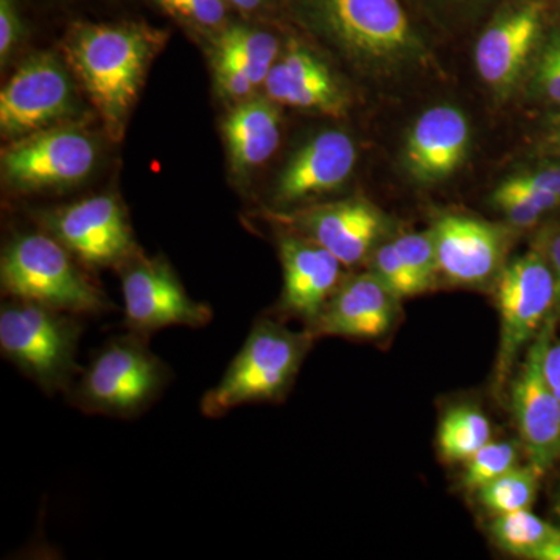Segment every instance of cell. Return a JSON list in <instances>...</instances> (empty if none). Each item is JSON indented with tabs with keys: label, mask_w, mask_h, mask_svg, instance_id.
Returning a JSON list of instances; mask_svg holds the SVG:
<instances>
[{
	"label": "cell",
	"mask_w": 560,
	"mask_h": 560,
	"mask_svg": "<svg viewBox=\"0 0 560 560\" xmlns=\"http://www.w3.org/2000/svg\"><path fill=\"white\" fill-rule=\"evenodd\" d=\"M401 260L407 264L416 279L429 290L440 275L438 267L436 248H434L433 234L430 232H412L400 235L393 242Z\"/></svg>",
	"instance_id": "obj_28"
},
{
	"label": "cell",
	"mask_w": 560,
	"mask_h": 560,
	"mask_svg": "<svg viewBox=\"0 0 560 560\" xmlns=\"http://www.w3.org/2000/svg\"><path fill=\"white\" fill-rule=\"evenodd\" d=\"M75 109L68 70L57 58L39 54L28 58L0 92V131L24 138L50 127Z\"/></svg>",
	"instance_id": "obj_11"
},
{
	"label": "cell",
	"mask_w": 560,
	"mask_h": 560,
	"mask_svg": "<svg viewBox=\"0 0 560 560\" xmlns=\"http://www.w3.org/2000/svg\"><path fill=\"white\" fill-rule=\"evenodd\" d=\"M213 70H215V80L221 94L232 101H246L256 88L242 66L217 51H213Z\"/></svg>",
	"instance_id": "obj_31"
},
{
	"label": "cell",
	"mask_w": 560,
	"mask_h": 560,
	"mask_svg": "<svg viewBox=\"0 0 560 560\" xmlns=\"http://www.w3.org/2000/svg\"><path fill=\"white\" fill-rule=\"evenodd\" d=\"M548 16L547 0H501L475 44V66L497 94L521 80Z\"/></svg>",
	"instance_id": "obj_10"
},
{
	"label": "cell",
	"mask_w": 560,
	"mask_h": 560,
	"mask_svg": "<svg viewBox=\"0 0 560 560\" xmlns=\"http://www.w3.org/2000/svg\"><path fill=\"white\" fill-rule=\"evenodd\" d=\"M173 20L197 28L221 31L228 25L230 7L224 0H154Z\"/></svg>",
	"instance_id": "obj_29"
},
{
	"label": "cell",
	"mask_w": 560,
	"mask_h": 560,
	"mask_svg": "<svg viewBox=\"0 0 560 560\" xmlns=\"http://www.w3.org/2000/svg\"><path fill=\"white\" fill-rule=\"evenodd\" d=\"M43 223L72 256L91 267L121 265L135 254V241L120 202L110 195L86 198L46 213Z\"/></svg>",
	"instance_id": "obj_13"
},
{
	"label": "cell",
	"mask_w": 560,
	"mask_h": 560,
	"mask_svg": "<svg viewBox=\"0 0 560 560\" xmlns=\"http://www.w3.org/2000/svg\"><path fill=\"white\" fill-rule=\"evenodd\" d=\"M399 301L374 272H363L340 283L307 330L313 337L381 338L396 323Z\"/></svg>",
	"instance_id": "obj_14"
},
{
	"label": "cell",
	"mask_w": 560,
	"mask_h": 560,
	"mask_svg": "<svg viewBox=\"0 0 560 560\" xmlns=\"http://www.w3.org/2000/svg\"><path fill=\"white\" fill-rule=\"evenodd\" d=\"M372 272H374L399 300L416 296V294L425 291L422 283L416 279L410 268L407 267V264L401 260L394 243H388V245H383L381 248L375 249Z\"/></svg>",
	"instance_id": "obj_30"
},
{
	"label": "cell",
	"mask_w": 560,
	"mask_h": 560,
	"mask_svg": "<svg viewBox=\"0 0 560 560\" xmlns=\"http://www.w3.org/2000/svg\"><path fill=\"white\" fill-rule=\"evenodd\" d=\"M24 35L20 7L16 0H0V62L5 66L11 51Z\"/></svg>",
	"instance_id": "obj_32"
},
{
	"label": "cell",
	"mask_w": 560,
	"mask_h": 560,
	"mask_svg": "<svg viewBox=\"0 0 560 560\" xmlns=\"http://www.w3.org/2000/svg\"><path fill=\"white\" fill-rule=\"evenodd\" d=\"M279 253L283 268L280 312L311 327L340 287L345 265L318 243L296 235L280 238Z\"/></svg>",
	"instance_id": "obj_16"
},
{
	"label": "cell",
	"mask_w": 560,
	"mask_h": 560,
	"mask_svg": "<svg viewBox=\"0 0 560 560\" xmlns=\"http://www.w3.org/2000/svg\"><path fill=\"white\" fill-rule=\"evenodd\" d=\"M534 560H560V529H556L550 540L534 556Z\"/></svg>",
	"instance_id": "obj_39"
},
{
	"label": "cell",
	"mask_w": 560,
	"mask_h": 560,
	"mask_svg": "<svg viewBox=\"0 0 560 560\" xmlns=\"http://www.w3.org/2000/svg\"><path fill=\"white\" fill-rule=\"evenodd\" d=\"M541 474L536 467H514L478 490L482 506L493 515L529 510L539 490Z\"/></svg>",
	"instance_id": "obj_25"
},
{
	"label": "cell",
	"mask_w": 560,
	"mask_h": 560,
	"mask_svg": "<svg viewBox=\"0 0 560 560\" xmlns=\"http://www.w3.org/2000/svg\"><path fill=\"white\" fill-rule=\"evenodd\" d=\"M213 50L242 66L257 86L264 83L278 61L279 39L271 32L238 22L224 25L219 31Z\"/></svg>",
	"instance_id": "obj_22"
},
{
	"label": "cell",
	"mask_w": 560,
	"mask_h": 560,
	"mask_svg": "<svg viewBox=\"0 0 560 560\" xmlns=\"http://www.w3.org/2000/svg\"><path fill=\"white\" fill-rule=\"evenodd\" d=\"M305 25L357 61L396 68L419 60L418 25L405 0H287Z\"/></svg>",
	"instance_id": "obj_2"
},
{
	"label": "cell",
	"mask_w": 560,
	"mask_h": 560,
	"mask_svg": "<svg viewBox=\"0 0 560 560\" xmlns=\"http://www.w3.org/2000/svg\"><path fill=\"white\" fill-rule=\"evenodd\" d=\"M536 250L550 265L560 298V226L541 232L536 241Z\"/></svg>",
	"instance_id": "obj_35"
},
{
	"label": "cell",
	"mask_w": 560,
	"mask_h": 560,
	"mask_svg": "<svg viewBox=\"0 0 560 560\" xmlns=\"http://www.w3.org/2000/svg\"><path fill=\"white\" fill-rule=\"evenodd\" d=\"M556 43H558L559 49H560V35L555 36Z\"/></svg>",
	"instance_id": "obj_42"
},
{
	"label": "cell",
	"mask_w": 560,
	"mask_h": 560,
	"mask_svg": "<svg viewBox=\"0 0 560 560\" xmlns=\"http://www.w3.org/2000/svg\"><path fill=\"white\" fill-rule=\"evenodd\" d=\"M313 338L311 331L298 334L276 319L257 320L221 381L202 396V415L221 418L242 405L282 399Z\"/></svg>",
	"instance_id": "obj_3"
},
{
	"label": "cell",
	"mask_w": 560,
	"mask_h": 560,
	"mask_svg": "<svg viewBox=\"0 0 560 560\" xmlns=\"http://www.w3.org/2000/svg\"><path fill=\"white\" fill-rule=\"evenodd\" d=\"M518 178L525 180L534 189L551 195L560 200V167L550 165V167L534 168V171L518 173Z\"/></svg>",
	"instance_id": "obj_34"
},
{
	"label": "cell",
	"mask_w": 560,
	"mask_h": 560,
	"mask_svg": "<svg viewBox=\"0 0 560 560\" xmlns=\"http://www.w3.org/2000/svg\"><path fill=\"white\" fill-rule=\"evenodd\" d=\"M469 145L466 114L453 106H434L415 121L408 135L407 168L419 183L447 179L466 160Z\"/></svg>",
	"instance_id": "obj_18"
},
{
	"label": "cell",
	"mask_w": 560,
	"mask_h": 560,
	"mask_svg": "<svg viewBox=\"0 0 560 560\" xmlns=\"http://www.w3.org/2000/svg\"><path fill=\"white\" fill-rule=\"evenodd\" d=\"M559 298L550 265L536 249L517 257L500 272L497 307L500 313V348L495 378H510L522 349L537 337Z\"/></svg>",
	"instance_id": "obj_7"
},
{
	"label": "cell",
	"mask_w": 560,
	"mask_h": 560,
	"mask_svg": "<svg viewBox=\"0 0 560 560\" xmlns=\"http://www.w3.org/2000/svg\"><path fill=\"white\" fill-rule=\"evenodd\" d=\"M97 162V145L77 128H51L24 136L2 153L3 178L14 189L66 187L86 178Z\"/></svg>",
	"instance_id": "obj_9"
},
{
	"label": "cell",
	"mask_w": 560,
	"mask_h": 560,
	"mask_svg": "<svg viewBox=\"0 0 560 560\" xmlns=\"http://www.w3.org/2000/svg\"><path fill=\"white\" fill-rule=\"evenodd\" d=\"M492 205L515 228H533L539 223L544 213L560 208V200L534 189L515 175L497 187L492 195Z\"/></svg>",
	"instance_id": "obj_26"
},
{
	"label": "cell",
	"mask_w": 560,
	"mask_h": 560,
	"mask_svg": "<svg viewBox=\"0 0 560 560\" xmlns=\"http://www.w3.org/2000/svg\"><path fill=\"white\" fill-rule=\"evenodd\" d=\"M552 320L541 327L512 383L511 405L515 425L529 464L541 475L560 458V401L544 372L551 342Z\"/></svg>",
	"instance_id": "obj_12"
},
{
	"label": "cell",
	"mask_w": 560,
	"mask_h": 560,
	"mask_svg": "<svg viewBox=\"0 0 560 560\" xmlns=\"http://www.w3.org/2000/svg\"><path fill=\"white\" fill-rule=\"evenodd\" d=\"M544 145L551 153L560 154V116L552 117L545 132Z\"/></svg>",
	"instance_id": "obj_40"
},
{
	"label": "cell",
	"mask_w": 560,
	"mask_h": 560,
	"mask_svg": "<svg viewBox=\"0 0 560 560\" xmlns=\"http://www.w3.org/2000/svg\"><path fill=\"white\" fill-rule=\"evenodd\" d=\"M223 130L232 168L238 175H246L270 160L278 150L279 110L271 98H246L232 109Z\"/></svg>",
	"instance_id": "obj_21"
},
{
	"label": "cell",
	"mask_w": 560,
	"mask_h": 560,
	"mask_svg": "<svg viewBox=\"0 0 560 560\" xmlns=\"http://www.w3.org/2000/svg\"><path fill=\"white\" fill-rule=\"evenodd\" d=\"M438 267L456 285H482L499 271L506 237L500 228L463 215H444L434 224Z\"/></svg>",
	"instance_id": "obj_15"
},
{
	"label": "cell",
	"mask_w": 560,
	"mask_h": 560,
	"mask_svg": "<svg viewBox=\"0 0 560 560\" xmlns=\"http://www.w3.org/2000/svg\"><path fill=\"white\" fill-rule=\"evenodd\" d=\"M77 315L33 304L7 302L0 311V350L44 393H69L81 374Z\"/></svg>",
	"instance_id": "obj_5"
},
{
	"label": "cell",
	"mask_w": 560,
	"mask_h": 560,
	"mask_svg": "<svg viewBox=\"0 0 560 560\" xmlns=\"http://www.w3.org/2000/svg\"><path fill=\"white\" fill-rule=\"evenodd\" d=\"M517 445L514 442L489 441L469 460L463 475V486L469 492H478L490 481L517 467Z\"/></svg>",
	"instance_id": "obj_27"
},
{
	"label": "cell",
	"mask_w": 560,
	"mask_h": 560,
	"mask_svg": "<svg viewBox=\"0 0 560 560\" xmlns=\"http://www.w3.org/2000/svg\"><path fill=\"white\" fill-rule=\"evenodd\" d=\"M121 268L125 326L131 334L149 338L165 327L198 329L212 320L209 305L191 300L167 261L132 254Z\"/></svg>",
	"instance_id": "obj_8"
},
{
	"label": "cell",
	"mask_w": 560,
	"mask_h": 560,
	"mask_svg": "<svg viewBox=\"0 0 560 560\" xmlns=\"http://www.w3.org/2000/svg\"><path fill=\"white\" fill-rule=\"evenodd\" d=\"M490 441V422L478 408L463 405L445 412L438 430V447L448 463H466Z\"/></svg>",
	"instance_id": "obj_23"
},
{
	"label": "cell",
	"mask_w": 560,
	"mask_h": 560,
	"mask_svg": "<svg viewBox=\"0 0 560 560\" xmlns=\"http://www.w3.org/2000/svg\"><path fill=\"white\" fill-rule=\"evenodd\" d=\"M434 2L441 3V5L453 7V9H486V7H492L495 9L501 0H434Z\"/></svg>",
	"instance_id": "obj_38"
},
{
	"label": "cell",
	"mask_w": 560,
	"mask_h": 560,
	"mask_svg": "<svg viewBox=\"0 0 560 560\" xmlns=\"http://www.w3.org/2000/svg\"><path fill=\"white\" fill-rule=\"evenodd\" d=\"M162 40L164 33L139 22H80L70 28L65 43L70 68L114 140L124 135L151 57Z\"/></svg>",
	"instance_id": "obj_1"
},
{
	"label": "cell",
	"mask_w": 560,
	"mask_h": 560,
	"mask_svg": "<svg viewBox=\"0 0 560 560\" xmlns=\"http://www.w3.org/2000/svg\"><path fill=\"white\" fill-rule=\"evenodd\" d=\"M357 149L342 131H324L296 151L280 173L275 201L287 206L330 194L349 179Z\"/></svg>",
	"instance_id": "obj_17"
},
{
	"label": "cell",
	"mask_w": 560,
	"mask_h": 560,
	"mask_svg": "<svg viewBox=\"0 0 560 560\" xmlns=\"http://www.w3.org/2000/svg\"><path fill=\"white\" fill-rule=\"evenodd\" d=\"M544 372L548 385L560 401V340L550 342L547 353H545Z\"/></svg>",
	"instance_id": "obj_36"
},
{
	"label": "cell",
	"mask_w": 560,
	"mask_h": 560,
	"mask_svg": "<svg viewBox=\"0 0 560 560\" xmlns=\"http://www.w3.org/2000/svg\"><path fill=\"white\" fill-rule=\"evenodd\" d=\"M168 382L171 368L151 352L145 337L128 331L98 350L69 396L81 411L128 419L145 411Z\"/></svg>",
	"instance_id": "obj_6"
},
{
	"label": "cell",
	"mask_w": 560,
	"mask_h": 560,
	"mask_svg": "<svg viewBox=\"0 0 560 560\" xmlns=\"http://www.w3.org/2000/svg\"><path fill=\"white\" fill-rule=\"evenodd\" d=\"M556 529V526L541 521L529 510L495 515V521L490 525L493 540L501 550L526 559H534Z\"/></svg>",
	"instance_id": "obj_24"
},
{
	"label": "cell",
	"mask_w": 560,
	"mask_h": 560,
	"mask_svg": "<svg viewBox=\"0 0 560 560\" xmlns=\"http://www.w3.org/2000/svg\"><path fill=\"white\" fill-rule=\"evenodd\" d=\"M300 223L311 241L334 254L345 267L366 259L385 230L382 213L360 200L313 209L301 217Z\"/></svg>",
	"instance_id": "obj_20"
},
{
	"label": "cell",
	"mask_w": 560,
	"mask_h": 560,
	"mask_svg": "<svg viewBox=\"0 0 560 560\" xmlns=\"http://www.w3.org/2000/svg\"><path fill=\"white\" fill-rule=\"evenodd\" d=\"M230 9L242 14H257L270 9L275 0H224Z\"/></svg>",
	"instance_id": "obj_37"
},
{
	"label": "cell",
	"mask_w": 560,
	"mask_h": 560,
	"mask_svg": "<svg viewBox=\"0 0 560 560\" xmlns=\"http://www.w3.org/2000/svg\"><path fill=\"white\" fill-rule=\"evenodd\" d=\"M556 511H558V514L560 515V493H559L558 504H556Z\"/></svg>",
	"instance_id": "obj_41"
},
{
	"label": "cell",
	"mask_w": 560,
	"mask_h": 560,
	"mask_svg": "<svg viewBox=\"0 0 560 560\" xmlns=\"http://www.w3.org/2000/svg\"><path fill=\"white\" fill-rule=\"evenodd\" d=\"M537 84L551 102L560 105V49L552 36L537 68Z\"/></svg>",
	"instance_id": "obj_33"
},
{
	"label": "cell",
	"mask_w": 560,
	"mask_h": 560,
	"mask_svg": "<svg viewBox=\"0 0 560 560\" xmlns=\"http://www.w3.org/2000/svg\"><path fill=\"white\" fill-rule=\"evenodd\" d=\"M264 84L272 102L291 108L341 116L348 106L345 91L329 68L298 43L289 44Z\"/></svg>",
	"instance_id": "obj_19"
},
{
	"label": "cell",
	"mask_w": 560,
	"mask_h": 560,
	"mask_svg": "<svg viewBox=\"0 0 560 560\" xmlns=\"http://www.w3.org/2000/svg\"><path fill=\"white\" fill-rule=\"evenodd\" d=\"M2 289L13 300L33 302L70 315H102L113 302L73 264L72 254L47 234L13 238L0 264Z\"/></svg>",
	"instance_id": "obj_4"
}]
</instances>
